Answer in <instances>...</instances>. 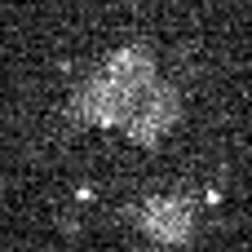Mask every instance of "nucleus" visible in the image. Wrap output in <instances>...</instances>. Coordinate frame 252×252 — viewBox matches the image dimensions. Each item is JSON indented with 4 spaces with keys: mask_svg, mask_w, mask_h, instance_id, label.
Wrapping results in <instances>:
<instances>
[{
    "mask_svg": "<svg viewBox=\"0 0 252 252\" xmlns=\"http://www.w3.org/2000/svg\"><path fill=\"white\" fill-rule=\"evenodd\" d=\"M151 84H155V58L146 49H120L115 58H106L89 75V84L80 89L75 111H80V120L102 124V128L106 124H124L128 111L137 106V97Z\"/></svg>",
    "mask_w": 252,
    "mask_h": 252,
    "instance_id": "nucleus-1",
    "label": "nucleus"
},
{
    "mask_svg": "<svg viewBox=\"0 0 252 252\" xmlns=\"http://www.w3.org/2000/svg\"><path fill=\"white\" fill-rule=\"evenodd\" d=\"M177 115H182V97H177V89L155 80V84H151V89L137 97V106L128 111V120H124V133H128L137 146H155L164 133H173Z\"/></svg>",
    "mask_w": 252,
    "mask_h": 252,
    "instance_id": "nucleus-2",
    "label": "nucleus"
},
{
    "mask_svg": "<svg viewBox=\"0 0 252 252\" xmlns=\"http://www.w3.org/2000/svg\"><path fill=\"white\" fill-rule=\"evenodd\" d=\"M137 221L155 244H186L190 230H195V204L182 199V195H155V199L142 204Z\"/></svg>",
    "mask_w": 252,
    "mask_h": 252,
    "instance_id": "nucleus-3",
    "label": "nucleus"
}]
</instances>
